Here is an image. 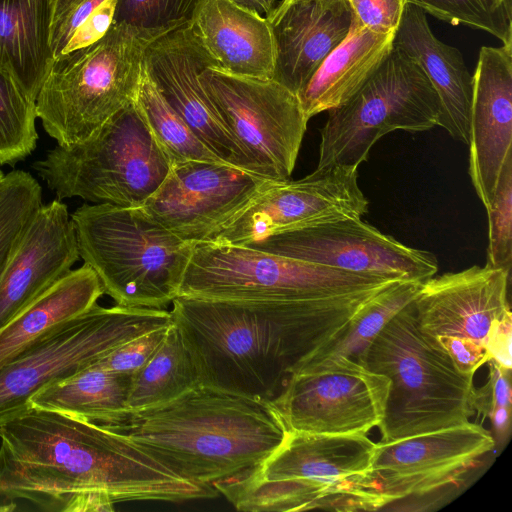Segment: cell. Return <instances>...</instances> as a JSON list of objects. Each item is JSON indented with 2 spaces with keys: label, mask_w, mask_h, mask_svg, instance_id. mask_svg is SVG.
I'll list each match as a JSON object with an SVG mask.
<instances>
[{
  "label": "cell",
  "mask_w": 512,
  "mask_h": 512,
  "mask_svg": "<svg viewBox=\"0 0 512 512\" xmlns=\"http://www.w3.org/2000/svg\"><path fill=\"white\" fill-rule=\"evenodd\" d=\"M352 15L370 30L395 33L408 0H347Z\"/></svg>",
  "instance_id": "74e56055"
},
{
  "label": "cell",
  "mask_w": 512,
  "mask_h": 512,
  "mask_svg": "<svg viewBox=\"0 0 512 512\" xmlns=\"http://www.w3.org/2000/svg\"><path fill=\"white\" fill-rule=\"evenodd\" d=\"M133 375L109 370L97 362L35 393L29 406L56 411L102 426L127 414Z\"/></svg>",
  "instance_id": "4316f807"
},
{
  "label": "cell",
  "mask_w": 512,
  "mask_h": 512,
  "mask_svg": "<svg viewBox=\"0 0 512 512\" xmlns=\"http://www.w3.org/2000/svg\"><path fill=\"white\" fill-rule=\"evenodd\" d=\"M103 427L205 488L254 468L289 434L272 402L203 385Z\"/></svg>",
  "instance_id": "3957f363"
},
{
  "label": "cell",
  "mask_w": 512,
  "mask_h": 512,
  "mask_svg": "<svg viewBox=\"0 0 512 512\" xmlns=\"http://www.w3.org/2000/svg\"><path fill=\"white\" fill-rule=\"evenodd\" d=\"M511 340L512 318L511 310L508 309L501 317L493 321L482 344L489 359L509 371L512 368Z\"/></svg>",
  "instance_id": "b9f144b4"
},
{
  "label": "cell",
  "mask_w": 512,
  "mask_h": 512,
  "mask_svg": "<svg viewBox=\"0 0 512 512\" xmlns=\"http://www.w3.org/2000/svg\"><path fill=\"white\" fill-rule=\"evenodd\" d=\"M191 27L218 69L240 77L273 78L276 49L266 17L230 0H205Z\"/></svg>",
  "instance_id": "603a6c76"
},
{
  "label": "cell",
  "mask_w": 512,
  "mask_h": 512,
  "mask_svg": "<svg viewBox=\"0 0 512 512\" xmlns=\"http://www.w3.org/2000/svg\"><path fill=\"white\" fill-rule=\"evenodd\" d=\"M35 102L0 69V165L23 160L37 143Z\"/></svg>",
  "instance_id": "1f68e13d"
},
{
  "label": "cell",
  "mask_w": 512,
  "mask_h": 512,
  "mask_svg": "<svg viewBox=\"0 0 512 512\" xmlns=\"http://www.w3.org/2000/svg\"><path fill=\"white\" fill-rule=\"evenodd\" d=\"M397 280L404 279L349 272L241 244L196 242L178 296L308 301L380 290Z\"/></svg>",
  "instance_id": "9c48e42d"
},
{
  "label": "cell",
  "mask_w": 512,
  "mask_h": 512,
  "mask_svg": "<svg viewBox=\"0 0 512 512\" xmlns=\"http://www.w3.org/2000/svg\"><path fill=\"white\" fill-rule=\"evenodd\" d=\"M425 13L448 22L482 30L512 45L511 0H408Z\"/></svg>",
  "instance_id": "d6a6232c"
},
{
  "label": "cell",
  "mask_w": 512,
  "mask_h": 512,
  "mask_svg": "<svg viewBox=\"0 0 512 512\" xmlns=\"http://www.w3.org/2000/svg\"><path fill=\"white\" fill-rule=\"evenodd\" d=\"M354 360L390 380L380 443L458 426L475 413L474 374L460 372L438 340L421 331L414 301Z\"/></svg>",
  "instance_id": "277c9868"
},
{
  "label": "cell",
  "mask_w": 512,
  "mask_h": 512,
  "mask_svg": "<svg viewBox=\"0 0 512 512\" xmlns=\"http://www.w3.org/2000/svg\"><path fill=\"white\" fill-rule=\"evenodd\" d=\"M509 279V271L487 265L427 279L414 300L421 331L436 340L455 336L482 344L493 321L510 309Z\"/></svg>",
  "instance_id": "d6986e66"
},
{
  "label": "cell",
  "mask_w": 512,
  "mask_h": 512,
  "mask_svg": "<svg viewBox=\"0 0 512 512\" xmlns=\"http://www.w3.org/2000/svg\"><path fill=\"white\" fill-rule=\"evenodd\" d=\"M198 385L195 364L172 322L161 345L132 376L127 412L168 403Z\"/></svg>",
  "instance_id": "83f0119b"
},
{
  "label": "cell",
  "mask_w": 512,
  "mask_h": 512,
  "mask_svg": "<svg viewBox=\"0 0 512 512\" xmlns=\"http://www.w3.org/2000/svg\"><path fill=\"white\" fill-rule=\"evenodd\" d=\"M150 42L133 28L113 22L98 41L54 58L35 108L57 145L84 141L136 99Z\"/></svg>",
  "instance_id": "52a82bcc"
},
{
  "label": "cell",
  "mask_w": 512,
  "mask_h": 512,
  "mask_svg": "<svg viewBox=\"0 0 512 512\" xmlns=\"http://www.w3.org/2000/svg\"><path fill=\"white\" fill-rule=\"evenodd\" d=\"M244 9L255 11L260 15L267 16L277 5L276 0H230Z\"/></svg>",
  "instance_id": "7bdbcfd3"
},
{
  "label": "cell",
  "mask_w": 512,
  "mask_h": 512,
  "mask_svg": "<svg viewBox=\"0 0 512 512\" xmlns=\"http://www.w3.org/2000/svg\"><path fill=\"white\" fill-rule=\"evenodd\" d=\"M116 2L105 0L101 3L76 30L63 53L88 46L102 38L113 23Z\"/></svg>",
  "instance_id": "60d3db41"
},
{
  "label": "cell",
  "mask_w": 512,
  "mask_h": 512,
  "mask_svg": "<svg viewBox=\"0 0 512 512\" xmlns=\"http://www.w3.org/2000/svg\"><path fill=\"white\" fill-rule=\"evenodd\" d=\"M0 496L49 511H114L126 501L213 498L127 437L29 406L0 426Z\"/></svg>",
  "instance_id": "6da1fadb"
},
{
  "label": "cell",
  "mask_w": 512,
  "mask_h": 512,
  "mask_svg": "<svg viewBox=\"0 0 512 512\" xmlns=\"http://www.w3.org/2000/svg\"><path fill=\"white\" fill-rule=\"evenodd\" d=\"M42 205V188L30 173L13 170L0 181V279Z\"/></svg>",
  "instance_id": "4dcf8cb0"
},
{
  "label": "cell",
  "mask_w": 512,
  "mask_h": 512,
  "mask_svg": "<svg viewBox=\"0 0 512 512\" xmlns=\"http://www.w3.org/2000/svg\"><path fill=\"white\" fill-rule=\"evenodd\" d=\"M241 245L349 272L404 280L426 281L438 270L432 252L405 245L361 218L285 231Z\"/></svg>",
  "instance_id": "9a60e30c"
},
{
  "label": "cell",
  "mask_w": 512,
  "mask_h": 512,
  "mask_svg": "<svg viewBox=\"0 0 512 512\" xmlns=\"http://www.w3.org/2000/svg\"><path fill=\"white\" fill-rule=\"evenodd\" d=\"M105 0H51L50 46L61 55L76 30Z\"/></svg>",
  "instance_id": "8d00e7d4"
},
{
  "label": "cell",
  "mask_w": 512,
  "mask_h": 512,
  "mask_svg": "<svg viewBox=\"0 0 512 512\" xmlns=\"http://www.w3.org/2000/svg\"><path fill=\"white\" fill-rule=\"evenodd\" d=\"M423 282L397 280L382 289L356 312L345 331L337 339L305 359L297 372L306 366L325 360L356 359L385 325L417 298Z\"/></svg>",
  "instance_id": "f1b7e54d"
},
{
  "label": "cell",
  "mask_w": 512,
  "mask_h": 512,
  "mask_svg": "<svg viewBox=\"0 0 512 512\" xmlns=\"http://www.w3.org/2000/svg\"><path fill=\"white\" fill-rule=\"evenodd\" d=\"M395 33H377L353 15L345 39L332 50L297 95L309 120L347 102L393 49Z\"/></svg>",
  "instance_id": "cb8c5ba5"
},
{
  "label": "cell",
  "mask_w": 512,
  "mask_h": 512,
  "mask_svg": "<svg viewBox=\"0 0 512 512\" xmlns=\"http://www.w3.org/2000/svg\"><path fill=\"white\" fill-rule=\"evenodd\" d=\"M71 220L79 256L116 305L163 309L178 296L192 243L143 207L83 204Z\"/></svg>",
  "instance_id": "8992f818"
},
{
  "label": "cell",
  "mask_w": 512,
  "mask_h": 512,
  "mask_svg": "<svg viewBox=\"0 0 512 512\" xmlns=\"http://www.w3.org/2000/svg\"><path fill=\"white\" fill-rule=\"evenodd\" d=\"M439 116L440 102L428 78L393 45L364 85L347 102L328 111L316 168H358L384 135L395 130H430L438 126Z\"/></svg>",
  "instance_id": "30bf717a"
},
{
  "label": "cell",
  "mask_w": 512,
  "mask_h": 512,
  "mask_svg": "<svg viewBox=\"0 0 512 512\" xmlns=\"http://www.w3.org/2000/svg\"><path fill=\"white\" fill-rule=\"evenodd\" d=\"M488 217V247L485 265L510 272L512 264V155L499 176Z\"/></svg>",
  "instance_id": "e575fe53"
},
{
  "label": "cell",
  "mask_w": 512,
  "mask_h": 512,
  "mask_svg": "<svg viewBox=\"0 0 512 512\" xmlns=\"http://www.w3.org/2000/svg\"><path fill=\"white\" fill-rule=\"evenodd\" d=\"M382 289L308 301L178 296L170 314L199 385L272 402L303 361L337 339Z\"/></svg>",
  "instance_id": "7a4b0ae2"
},
{
  "label": "cell",
  "mask_w": 512,
  "mask_h": 512,
  "mask_svg": "<svg viewBox=\"0 0 512 512\" xmlns=\"http://www.w3.org/2000/svg\"><path fill=\"white\" fill-rule=\"evenodd\" d=\"M437 340L462 373L475 374L478 368L490 360L483 344L472 339L441 336Z\"/></svg>",
  "instance_id": "ab89813d"
},
{
  "label": "cell",
  "mask_w": 512,
  "mask_h": 512,
  "mask_svg": "<svg viewBox=\"0 0 512 512\" xmlns=\"http://www.w3.org/2000/svg\"><path fill=\"white\" fill-rule=\"evenodd\" d=\"M144 69L168 105L223 162L252 171L239 143L226 128L200 82L206 68L218 69L191 25L170 31L148 44Z\"/></svg>",
  "instance_id": "e0dca14e"
},
{
  "label": "cell",
  "mask_w": 512,
  "mask_h": 512,
  "mask_svg": "<svg viewBox=\"0 0 512 512\" xmlns=\"http://www.w3.org/2000/svg\"><path fill=\"white\" fill-rule=\"evenodd\" d=\"M4 176H5V175H4V173H3V172H2V170L0 169V181L3 179V177H4Z\"/></svg>",
  "instance_id": "ee69618b"
},
{
  "label": "cell",
  "mask_w": 512,
  "mask_h": 512,
  "mask_svg": "<svg viewBox=\"0 0 512 512\" xmlns=\"http://www.w3.org/2000/svg\"><path fill=\"white\" fill-rule=\"evenodd\" d=\"M136 102L172 165L189 160L223 162L168 105L147 75L144 66Z\"/></svg>",
  "instance_id": "f546056e"
},
{
  "label": "cell",
  "mask_w": 512,
  "mask_h": 512,
  "mask_svg": "<svg viewBox=\"0 0 512 512\" xmlns=\"http://www.w3.org/2000/svg\"><path fill=\"white\" fill-rule=\"evenodd\" d=\"M51 0H0V69L33 102L54 60Z\"/></svg>",
  "instance_id": "484cf974"
},
{
  "label": "cell",
  "mask_w": 512,
  "mask_h": 512,
  "mask_svg": "<svg viewBox=\"0 0 512 512\" xmlns=\"http://www.w3.org/2000/svg\"><path fill=\"white\" fill-rule=\"evenodd\" d=\"M393 45L422 69L440 102L438 126L468 145L473 81L461 52L440 41L426 13L407 4Z\"/></svg>",
  "instance_id": "7402d4cb"
},
{
  "label": "cell",
  "mask_w": 512,
  "mask_h": 512,
  "mask_svg": "<svg viewBox=\"0 0 512 512\" xmlns=\"http://www.w3.org/2000/svg\"><path fill=\"white\" fill-rule=\"evenodd\" d=\"M266 17L276 49L273 80L298 95L347 36V0H281Z\"/></svg>",
  "instance_id": "44dd1931"
},
{
  "label": "cell",
  "mask_w": 512,
  "mask_h": 512,
  "mask_svg": "<svg viewBox=\"0 0 512 512\" xmlns=\"http://www.w3.org/2000/svg\"><path fill=\"white\" fill-rule=\"evenodd\" d=\"M172 163L155 139L136 99L82 142L56 145L33 168L57 199L141 207Z\"/></svg>",
  "instance_id": "ba28073f"
},
{
  "label": "cell",
  "mask_w": 512,
  "mask_h": 512,
  "mask_svg": "<svg viewBox=\"0 0 512 512\" xmlns=\"http://www.w3.org/2000/svg\"><path fill=\"white\" fill-rule=\"evenodd\" d=\"M482 425L467 423L376 443L370 469L355 484V494L371 510L412 495L456 483L481 457L495 448Z\"/></svg>",
  "instance_id": "4fadbf2b"
},
{
  "label": "cell",
  "mask_w": 512,
  "mask_h": 512,
  "mask_svg": "<svg viewBox=\"0 0 512 512\" xmlns=\"http://www.w3.org/2000/svg\"><path fill=\"white\" fill-rule=\"evenodd\" d=\"M171 324L153 329L121 344L100 358L97 363L114 372L134 375L161 345Z\"/></svg>",
  "instance_id": "d590c367"
},
{
  "label": "cell",
  "mask_w": 512,
  "mask_h": 512,
  "mask_svg": "<svg viewBox=\"0 0 512 512\" xmlns=\"http://www.w3.org/2000/svg\"><path fill=\"white\" fill-rule=\"evenodd\" d=\"M86 263L59 278L0 330V367L57 326L88 311L103 295Z\"/></svg>",
  "instance_id": "d4e9b609"
},
{
  "label": "cell",
  "mask_w": 512,
  "mask_h": 512,
  "mask_svg": "<svg viewBox=\"0 0 512 512\" xmlns=\"http://www.w3.org/2000/svg\"><path fill=\"white\" fill-rule=\"evenodd\" d=\"M376 443L366 434L289 431L285 441L245 473L214 484L245 512L356 511V482L369 471Z\"/></svg>",
  "instance_id": "5b68a950"
},
{
  "label": "cell",
  "mask_w": 512,
  "mask_h": 512,
  "mask_svg": "<svg viewBox=\"0 0 512 512\" xmlns=\"http://www.w3.org/2000/svg\"><path fill=\"white\" fill-rule=\"evenodd\" d=\"M199 79L253 173L289 180L308 122L298 96L273 79L234 76L214 67Z\"/></svg>",
  "instance_id": "7c38bea8"
},
{
  "label": "cell",
  "mask_w": 512,
  "mask_h": 512,
  "mask_svg": "<svg viewBox=\"0 0 512 512\" xmlns=\"http://www.w3.org/2000/svg\"><path fill=\"white\" fill-rule=\"evenodd\" d=\"M472 81L468 172L486 209L512 155V45L482 46Z\"/></svg>",
  "instance_id": "ac0fdd59"
},
{
  "label": "cell",
  "mask_w": 512,
  "mask_h": 512,
  "mask_svg": "<svg viewBox=\"0 0 512 512\" xmlns=\"http://www.w3.org/2000/svg\"><path fill=\"white\" fill-rule=\"evenodd\" d=\"M489 378L487 383L475 388L473 408L478 414L488 417L501 408H511L512 390L511 371L502 368L494 360H489Z\"/></svg>",
  "instance_id": "f35d334b"
},
{
  "label": "cell",
  "mask_w": 512,
  "mask_h": 512,
  "mask_svg": "<svg viewBox=\"0 0 512 512\" xmlns=\"http://www.w3.org/2000/svg\"><path fill=\"white\" fill-rule=\"evenodd\" d=\"M205 0H117L114 23L125 24L150 41L191 25Z\"/></svg>",
  "instance_id": "836d02e7"
},
{
  "label": "cell",
  "mask_w": 512,
  "mask_h": 512,
  "mask_svg": "<svg viewBox=\"0 0 512 512\" xmlns=\"http://www.w3.org/2000/svg\"><path fill=\"white\" fill-rule=\"evenodd\" d=\"M389 386L357 360L331 359L292 375L272 403L289 431L367 434L383 419Z\"/></svg>",
  "instance_id": "5bb4252c"
},
{
  "label": "cell",
  "mask_w": 512,
  "mask_h": 512,
  "mask_svg": "<svg viewBox=\"0 0 512 512\" xmlns=\"http://www.w3.org/2000/svg\"><path fill=\"white\" fill-rule=\"evenodd\" d=\"M80 258L68 207L43 204L0 279V330Z\"/></svg>",
  "instance_id": "ffe728a7"
},
{
  "label": "cell",
  "mask_w": 512,
  "mask_h": 512,
  "mask_svg": "<svg viewBox=\"0 0 512 512\" xmlns=\"http://www.w3.org/2000/svg\"><path fill=\"white\" fill-rule=\"evenodd\" d=\"M273 180L224 162L175 163L143 209L180 239L201 242Z\"/></svg>",
  "instance_id": "2e32d148"
},
{
  "label": "cell",
  "mask_w": 512,
  "mask_h": 512,
  "mask_svg": "<svg viewBox=\"0 0 512 512\" xmlns=\"http://www.w3.org/2000/svg\"><path fill=\"white\" fill-rule=\"evenodd\" d=\"M172 323L170 311L95 304L0 367V426L42 388L72 376L121 344Z\"/></svg>",
  "instance_id": "8fae6325"
}]
</instances>
